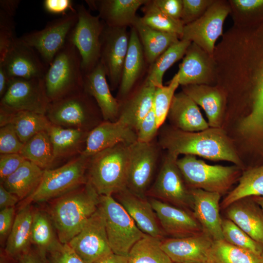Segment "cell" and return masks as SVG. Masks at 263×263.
<instances>
[{"instance_id": "28", "label": "cell", "mask_w": 263, "mask_h": 263, "mask_svg": "<svg viewBox=\"0 0 263 263\" xmlns=\"http://www.w3.org/2000/svg\"><path fill=\"white\" fill-rule=\"evenodd\" d=\"M213 58L194 43L188 48L177 73L180 85L205 84L211 76L209 59Z\"/></svg>"}, {"instance_id": "19", "label": "cell", "mask_w": 263, "mask_h": 263, "mask_svg": "<svg viewBox=\"0 0 263 263\" xmlns=\"http://www.w3.org/2000/svg\"><path fill=\"white\" fill-rule=\"evenodd\" d=\"M149 201L166 235L177 238L203 232L192 211L153 198Z\"/></svg>"}, {"instance_id": "26", "label": "cell", "mask_w": 263, "mask_h": 263, "mask_svg": "<svg viewBox=\"0 0 263 263\" xmlns=\"http://www.w3.org/2000/svg\"><path fill=\"white\" fill-rule=\"evenodd\" d=\"M148 0H86L89 7L98 12V16L112 27L132 26L139 8Z\"/></svg>"}, {"instance_id": "25", "label": "cell", "mask_w": 263, "mask_h": 263, "mask_svg": "<svg viewBox=\"0 0 263 263\" xmlns=\"http://www.w3.org/2000/svg\"><path fill=\"white\" fill-rule=\"evenodd\" d=\"M225 210L226 218L263 244V209L252 197L238 200Z\"/></svg>"}, {"instance_id": "1", "label": "cell", "mask_w": 263, "mask_h": 263, "mask_svg": "<svg viewBox=\"0 0 263 263\" xmlns=\"http://www.w3.org/2000/svg\"><path fill=\"white\" fill-rule=\"evenodd\" d=\"M238 49L237 68L239 76L249 88V111L242 120L240 128L250 138L263 141V22L246 27Z\"/></svg>"}, {"instance_id": "51", "label": "cell", "mask_w": 263, "mask_h": 263, "mask_svg": "<svg viewBox=\"0 0 263 263\" xmlns=\"http://www.w3.org/2000/svg\"><path fill=\"white\" fill-rule=\"evenodd\" d=\"M25 160L19 153L0 154V183L17 170Z\"/></svg>"}, {"instance_id": "39", "label": "cell", "mask_w": 263, "mask_h": 263, "mask_svg": "<svg viewBox=\"0 0 263 263\" xmlns=\"http://www.w3.org/2000/svg\"><path fill=\"white\" fill-rule=\"evenodd\" d=\"M54 227L49 214L39 210L34 211L31 243L37 247V252L45 260L47 252L60 242Z\"/></svg>"}, {"instance_id": "30", "label": "cell", "mask_w": 263, "mask_h": 263, "mask_svg": "<svg viewBox=\"0 0 263 263\" xmlns=\"http://www.w3.org/2000/svg\"><path fill=\"white\" fill-rule=\"evenodd\" d=\"M13 125L24 144L37 133L47 131L52 123L45 114L28 111L10 112L0 107V126Z\"/></svg>"}, {"instance_id": "18", "label": "cell", "mask_w": 263, "mask_h": 263, "mask_svg": "<svg viewBox=\"0 0 263 263\" xmlns=\"http://www.w3.org/2000/svg\"><path fill=\"white\" fill-rule=\"evenodd\" d=\"M11 78H43L48 68L36 51L19 38L0 61Z\"/></svg>"}, {"instance_id": "11", "label": "cell", "mask_w": 263, "mask_h": 263, "mask_svg": "<svg viewBox=\"0 0 263 263\" xmlns=\"http://www.w3.org/2000/svg\"><path fill=\"white\" fill-rule=\"evenodd\" d=\"M178 156L168 152L148 195L165 203L192 211V201L178 167Z\"/></svg>"}, {"instance_id": "10", "label": "cell", "mask_w": 263, "mask_h": 263, "mask_svg": "<svg viewBox=\"0 0 263 263\" xmlns=\"http://www.w3.org/2000/svg\"><path fill=\"white\" fill-rule=\"evenodd\" d=\"M77 19L75 8V10L48 22L44 28L25 34L19 38L34 49L49 67L66 43Z\"/></svg>"}, {"instance_id": "58", "label": "cell", "mask_w": 263, "mask_h": 263, "mask_svg": "<svg viewBox=\"0 0 263 263\" xmlns=\"http://www.w3.org/2000/svg\"><path fill=\"white\" fill-rule=\"evenodd\" d=\"M3 67L0 65V97L3 96L6 92L12 80Z\"/></svg>"}, {"instance_id": "50", "label": "cell", "mask_w": 263, "mask_h": 263, "mask_svg": "<svg viewBox=\"0 0 263 263\" xmlns=\"http://www.w3.org/2000/svg\"><path fill=\"white\" fill-rule=\"evenodd\" d=\"M159 128L153 109L139 123L136 131L137 141L150 143L155 137Z\"/></svg>"}, {"instance_id": "14", "label": "cell", "mask_w": 263, "mask_h": 263, "mask_svg": "<svg viewBox=\"0 0 263 263\" xmlns=\"http://www.w3.org/2000/svg\"><path fill=\"white\" fill-rule=\"evenodd\" d=\"M67 244L85 263H94L113 253L107 234L104 213L100 205L79 232Z\"/></svg>"}, {"instance_id": "59", "label": "cell", "mask_w": 263, "mask_h": 263, "mask_svg": "<svg viewBox=\"0 0 263 263\" xmlns=\"http://www.w3.org/2000/svg\"><path fill=\"white\" fill-rule=\"evenodd\" d=\"M94 263H128V258L112 253Z\"/></svg>"}, {"instance_id": "56", "label": "cell", "mask_w": 263, "mask_h": 263, "mask_svg": "<svg viewBox=\"0 0 263 263\" xmlns=\"http://www.w3.org/2000/svg\"><path fill=\"white\" fill-rule=\"evenodd\" d=\"M19 2V0H0V9L9 16L14 17Z\"/></svg>"}, {"instance_id": "31", "label": "cell", "mask_w": 263, "mask_h": 263, "mask_svg": "<svg viewBox=\"0 0 263 263\" xmlns=\"http://www.w3.org/2000/svg\"><path fill=\"white\" fill-rule=\"evenodd\" d=\"M156 87L147 78L123 105L118 119L136 131L139 123L151 111Z\"/></svg>"}, {"instance_id": "29", "label": "cell", "mask_w": 263, "mask_h": 263, "mask_svg": "<svg viewBox=\"0 0 263 263\" xmlns=\"http://www.w3.org/2000/svg\"><path fill=\"white\" fill-rule=\"evenodd\" d=\"M34 211L31 204H23L16 215L5 248L8 257L18 260L30 250Z\"/></svg>"}, {"instance_id": "5", "label": "cell", "mask_w": 263, "mask_h": 263, "mask_svg": "<svg viewBox=\"0 0 263 263\" xmlns=\"http://www.w3.org/2000/svg\"><path fill=\"white\" fill-rule=\"evenodd\" d=\"M83 75L79 52L67 39L43 77L50 103L83 91Z\"/></svg>"}, {"instance_id": "34", "label": "cell", "mask_w": 263, "mask_h": 263, "mask_svg": "<svg viewBox=\"0 0 263 263\" xmlns=\"http://www.w3.org/2000/svg\"><path fill=\"white\" fill-rule=\"evenodd\" d=\"M145 55L136 30L132 27L128 50L120 83L119 94L124 97L129 94L140 77L144 68Z\"/></svg>"}, {"instance_id": "4", "label": "cell", "mask_w": 263, "mask_h": 263, "mask_svg": "<svg viewBox=\"0 0 263 263\" xmlns=\"http://www.w3.org/2000/svg\"><path fill=\"white\" fill-rule=\"evenodd\" d=\"M130 145L118 144L91 157L88 181L99 195H113L127 188Z\"/></svg>"}, {"instance_id": "23", "label": "cell", "mask_w": 263, "mask_h": 263, "mask_svg": "<svg viewBox=\"0 0 263 263\" xmlns=\"http://www.w3.org/2000/svg\"><path fill=\"white\" fill-rule=\"evenodd\" d=\"M115 194L116 201L143 232L161 240L166 238V234L149 200L133 194L127 188Z\"/></svg>"}, {"instance_id": "52", "label": "cell", "mask_w": 263, "mask_h": 263, "mask_svg": "<svg viewBox=\"0 0 263 263\" xmlns=\"http://www.w3.org/2000/svg\"><path fill=\"white\" fill-rule=\"evenodd\" d=\"M152 1L154 4L165 14L173 19H180L183 7L182 0H153Z\"/></svg>"}, {"instance_id": "49", "label": "cell", "mask_w": 263, "mask_h": 263, "mask_svg": "<svg viewBox=\"0 0 263 263\" xmlns=\"http://www.w3.org/2000/svg\"><path fill=\"white\" fill-rule=\"evenodd\" d=\"M46 263H85L68 244L59 242L48 251Z\"/></svg>"}, {"instance_id": "6", "label": "cell", "mask_w": 263, "mask_h": 263, "mask_svg": "<svg viewBox=\"0 0 263 263\" xmlns=\"http://www.w3.org/2000/svg\"><path fill=\"white\" fill-rule=\"evenodd\" d=\"M90 158L80 154L59 168L45 169L39 186L23 204L56 199L85 184Z\"/></svg>"}, {"instance_id": "16", "label": "cell", "mask_w": 263, "mask_h": 263, "mask_svg": "<svg viewBox=\"0 0 263 263\" xmlns=\"http://www.w3.org/2000/svg\"><path fill=\"white\" fill-rule=\"evenodd\" d=\"M130 149L127 188L145 198L156 167L158 150L152 142L137 141L130 146Z\"/></svg>"}, {"instance_id": "37", "label": "cell", "mask_w": 263, "mask_h": 263, "mask_svg": "<svg viewBox=\"0 0 263 263\" xmlns=\"http://www.w3.org/2000/svg\"><path fill=\"white\" fill-rule=\"evenodd\" d=\"M239 179L238 185L220 203L222 209L244 198L263 196V165L250 168L244 171Z\"/></svg>"}, {"instance_id": "60", "label": "cell", "mask_w": 263, "mask_h": 263, "mask_svg": "<svg viewBox=\"0 0 263 263\" xmlns=\"http://www.w3.org/2000/svg\"><path fill=\"white\" fill-rule=\"evenodd\" d=\"M252 197L263 209V196H254Z\"/></svg>"}, {"instance_id": "3", "label": "cell", "mask_w": 263, "mask_h": 263, "mask_svg": "<svg viewBox=\"0 0 263 263\" xmlns=\"http://www.w3.org/2000/svg\"><path fill=\"white\" fill-rule=\"evenodd\" d=\"M100 202V195L88 181L55 199L49 215L61 243L67 244L79 232Z\"/></svg>"}, {"instance_id": "38", "label": "cell", "mask_w": 263, "mask_h": 263, "mask_svg": "<svg viewBox=\"0 0 263 263\" xmlns=\"http://www.w3.org/2000/svg\"><path fill=\"white\" fill-rule=\"evenodd\" d=\"M206 263H263V257L224 240L213 241L207 252Z\"/></svg>"}, {"instance_id": "42", "label": "cell", "mask_w": 263, "mask_h": 263, "mask_svg": "<svg viewBox=\"0 0 263 263\" xmlns=\"http://www.w3.org/2000/svg\"><path fill=\"white\" fill-rule=\"evenodd\" d=\"M191 42L179 39L167 49L151 65L147 78L156 87L163 85L165 72L175 62L184 57Z\"/></svg>"}, {"instance_id": "54", "label": "cell", "mask_w": 263, "mask_h": 263, "mask_svg": "<svg viewBox=\"0 0 263 263\" xmlns=\"http://www.w3.org/2000/svg\"><path fill=\"white\" fill-rule=\"evenodd\" d=\"M14 216V207L0 209V237L1 241L9 235L15 218Z\"/></svg>"}, {"instance_id": "45", "label": "cell", "mask_w": 263, "mask_h": 263, "mask_svg": "<svg viewBox=\"0 0 263 263\" xmlns=\"http://www.w3.org/2000/svg\"><path fill=\"white\" fill-rule=\"evenodd\" d=\"M179 85V76L176 73L168 85H162L156 88L152 109L159 128L168 116L175 92Z\"/></svg>"}, {"instance_id": "55", "label": "cell", "mask_w": 263, "mask_h": 263, "mask_svg": "<svg viewBox=\"0 0 263 263\" xmlns=\"http://www.w3.org/2000/svg\"><path fill=\"white\" fill-rule=\"evenodd\" d=\"M19 200L13 193L5 189L2 184L0 185V209L14 207Z\"/></svg>"}, {"instance_id": "24", "label": "cell", "mask_w": 263, "mask_h": 263, "mask_svg": "<svg viewBox=\"0 0 263 263\" xmlns=\"http://www.w3.org/2000/svg\"><path fill=\"white\" fill-rule=\"evenodd\" d=\"M83 75V91L95 100L103 119L108 121H116L119 115V105L111 93L101 61Z\"/></svg>"}, {"instance_id": "48", "label": "cell", "mask_w": 263, "mask_h": 263, "mask_svg": "<svg viewBox=\"0 0 263 263\" xmlns=\"http://www.w3.org/2000/svg\"><path fill=\"white\" fill-rule=\"evenodd\" d=\"M183 7L180 19L185 25L200 18L214 2L209 0H182Z\"/></svg>"}, {"instance_id": "17", "label": "cell", "mask_w": 263, "mask_h": 263, "mask_svg": "<svg viewBox=\"0 0 263 263\" xmlns=\"http://www.w3.org/2000/svg\"><path fill=\"white\" fill-rule=\"evenodd\" d=\"M126 28L112 27L105 24L101 36L100 60L113 88L120 83L122 78L130 38Z\"/></svg>"}, {"instance_id": "41", "label": "cell", "mask_w": 263, "mask_h": 263, "mask_svg": "<svg viewBox=\"0 0 263 263\" xmlns=\"http://www.w3.org/2000/svg\"><path fill=\"white\" fill-rule=\"evenodd\" d=\"M161 245L160 239L146 234L130 250L128 263H174Z\"/></svg>"}, {"instance_id": "35", "label": "cell", "mask_w": 263, "mask_h": 263, "mask_svg": "<svg viewBox=\"0 0 263 263\" xmlns=\"http://www.w3.org/2000/svg\"><path fill=\"white\" fill-rule=\"evenodd\" d=\"M44 170L26 160L17 170L0 183L19 200L26 199L39 186Z\"/></svg>"}, {"instance_id": "8", "label": "cell", "mask_w": 263, "mask_h": 263, "mask_svg": "<svg viewBox=\"0 0 263 263\" xmlns=\"http://www.w3.org/2000/svg\"><path fill=\"white\" fill-rule=\"evenodd\" d=\"M100 199L112 250L114 254L127 256L133 245L146 234L112 195H100Z\"/></svg>"}, {"instance_id": "33", "label": "cell", "mask_w": 263, "mask_h": 263, "mask_svg": "<svg viewBox=\"0 0 263 263\" xmlns=\"http://www.w3.org/2000/svg\"><path fill=\"white\" fill-rule=\"evenodd\" d=\"M183 91L205 111L210 128H221L223 100L218 89L206 84L184 86Z\"/></svg>"}, {"instance_id": "46", "label": "cell", "mask_w": 263, "mask_h": 263, "mask_svg": "<svg viewBox=\"0 0 263 263\" xmlns=\"http://www.w3.org/2000/svg\"><path fill=\"white\" fill-rule=\"evenodd\" d=\"M17 38L14 18L0 9V61L13 46Z\"/></svg>"}, {"instance_id": "53", "label": "cell", "mask_w": 263, "mask_h": 263, "mask_svg": "<svg viewBox=\"0 0 263 263\" xmlns=\"http://www.w3.org/2000/svg\"><path fill=\"white\" fill-rule=\"evenodd\" d=\"M43 7L49 13L62 14V16L75 10L73 2L71 0H45Z\"/></svg>"}, {"instance_id": "44", "label": "cell", "mask_w": 263, "mask_h": 263, "mask_svg": "<svg viewBox=\"0 0 263 263\" xmlns=\"http://www.w3.org/2000/svg\"><path fill=\"white\" fill-rule=\"evenodd\" d=\"M222 228L225 241L263 257V244L253 239L230 220L222 218Z\"/></svg>"}, {"instance_id": "32", "label": "cell", "mask_w": 263, "mask_h": 263, "mask_svg": "<svg viewBox=\"0 0 263 263\" xmlns=\"http://www.w3.org/2000/svg\"><path fill=\"white\" fill-rule=\"evenodd\" d=\"M132 27L136 30L145 59L151 65L180 39L176 34L158 31L146 25L139 17H137Z\"/></svg>"}, {"instance_id": "20", "label": "cell", "mask_w": 263, "mask_h": 263, "mask_svg": "<svg viewBox=\"0 0 263 263\" xmlns=\"http://www.w3.org/2000/svg\"><path fill=\"white\" fill-rule=\"evenodd\" d=\"M137 141L135 131L119 119L103 122L89 132L80 154L91 157L98 152L120 143L131 145Z\"/></svg>"}, {"instance_id": "21", "label": "cell", "mask_w": 263, "mask_h": 263, "mask_svg": "<svg viewBox=\"0 0 263 263\" xmlns=\"http://www.w3.org/2000/svg\"><path fill=\"white\" fill-rule=\"evenodd\" d=\"M192 211L204 233L213 241L224 240L220 214L221 194L201 189H189Z\"/></svg>"}, {"instance_id": "7", "label": "cell", "mask_w": 263, "mask_h": 263, "mask_svg": "<svg viewBox=\"0 0 263 263\" xmlns=\"http://www.w3.org/2000/svg\"><path fill=\"white\" fill-rule=\"evenodd\" d=\"M178 167L189 189L225 194L239 178L237 166L211 165L195 156L185 155L177 160Z\"/></svg>"}, {"instance_id": "47", "label": "cell", "mask_w": 263, "mask_h": 263, "mask_svg": "<svg viewBox=\"0 0 263 263\" xmlns=\"http://www.w3.org/2000/svg\"><path fill=\"white\" fill-rule=\"evenodd\" d=\"M23 145L13 124L10 123L0 127V154L19 153Z\"/></svg>"}, {"instance_id": "22", "label": "cell", "mask_w": 263, "mask_h": 263, "mask_svg": "<svg viewBox=\"0 0 263 263\" xmlns=\"http://www.w3.org/2000/svg\"><path fill=\"white\" fill-rule=\"evenodd\" d=\"M213 240L206 233L161 240V247L174 263H206Z\"/></svg>"}, {"instance_id": "57", "label": "cell", "mask_w": 263, "mask_h": 263, "mask_svg": "<svg viewBox=\"0 0 263 263\" xmlns=\"http://www.w3.org/2000/svg\"><path fill=\"white\" fill-rule=\"evenodd\" d=\"M19 263H46V260L38 253L29 250L18 259Z\"/></svg>"}, {"instance_id": "43", "label": "cell", "mask_w": 263, "mask_h": 263, "mask_svg": "<svg viewBox=\"0 0 263 263\" xmlns=\"http://www.w3.org/2000/svg\"><path fill=\"white\" fill-rule=\"evenodd\" d=\"M141 21L146 25L158 31L176 34L181 38L184 24L180 19H173L160 10L153 2L148 0L143 5Z\"/></svg>"}, {"instance_id": "27", "label": "cell", "mask_w": 263, "mask_h": 263, "mask_svg": "<svg viewBox=\"0 0 263 263\" xmlns=\"http://www.w3.org/2000/svg\"><path fill=\"white\" fill-rule=\"evenodd\" d=\"M168 117L175 128L184 132H200L209 127L198 105L183 91L174 94Z\"/></svg>"}, {"instance_id": "13", "label": "cell", "mask_w": 263, "mask_h": 263, "mask_svg": "<svg viewBox=\"0 0 263 263\" xmlns=\"http://www.w3.org/2000/svg\"><path fill=\"white\" fill-rule=\"evenodd\" d=\"M50 104L43 78H13L0 98V107L10 112L28 111L46 114Z\"/></svg>"}, {"instance_id": "15", "label": "cell", "mask_w": 263, "mask_h": 263, "mask_svg": "<svg viewBox=\"0 0 263 263\" xmlns=\"http://www.w3.org/2000/svg\"><path fill=\"white\" fill-rule=\"evenodd\" d=\"M91 97L83 91L51 102L45 115L54 125L87 132L95 107Z\"/></svg>"}, {"instance_id": "12", "label": "cell", "mask_w": 263, "mask_h": 263, "mask_svg": "<svg viewBox=\"0 0 263 263\" xmlns=\"http://www.w3.org/2000/svg\"><path fill=\"white\" fill-rule=\"evenodd\" d=\"M229 12L225 3L214 1L200 18L184 25L180 39L195 43L213 58L215 43L223 35L224 21Z\"/></svg>"}, {"instance_id": "2", "label": "cell", "mask_w": 263, "mask_h": 263, "mask_svg": "<svg viewBox=\"0 0 263 263\" xmlns=\"http://www.w3.org/2000/svg\"><path fill=\"white\" fill-rule=\"evenodd\" d=\"M160 144L168 152L195 156L213 161H226L240 166L241 161L225 132L221 128H210L197 132L176 128L166 131Z\"/></svg>"}, {"instance_id": "9", "label": "cell", "mask_w": 263, "mask_h": 263, "mask_svg": "<svg viewBox=\"0 0 263 263\" xmlns=\"http://www.w3.org/2000/svg\"><path fill=\"white\" fill-rule=\"evenodd\" d=\"M75 8L77 21L67 39L79 52L84 74L91 71L100 59L101 36L105 24L98 16L92 15L83 4H77Z\"/></svg>"}, {"instance_id": "40", "label": "cell", "mask_w": 263, "mask_h": 263, "mask_svg": "<svg viewBox=\"0 0 263 263\" xmlns=\"http://www.w3.org/2000/svg\"><path fill=\"white\" fill-rule=\"evenodd\" d=\"M19 154L43 170L55 161L52 145L47 131L40 132L25 143Z\"/></svg>"}, {"instance_id": "36", "label": "cell", "mask_w": 263, "mask_h": 263, "mask_svg": "<svg viewBox=\"0 0 263 263\" xmlns=\"http://www.w3.org/2000/svg\"><path fill=\"white\" fill-rule=\"evenodd\" d=\"M53 150L55 160L73 156L82 152V146L89 132L63 128L53 124L47 131Z\"/></svg>"}]
</instances>
